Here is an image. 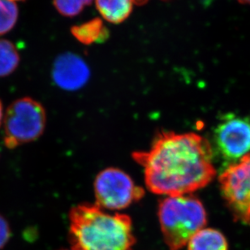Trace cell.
<instances>
[{"mask_svg": "<svg viewBox=\"0 0 250 250\" xmlns=\"http://www.w3.org/2000/svg\"></svg>", "mask_w": 250, "mask_h": 250, "instance_id": "ffe728a7", "label": "cell"}, {"mask_svg": "<svg viewBox=\"0 0 250 250\" xmlns=\"http://www.w3.org/2000/svg\"><path fill=\"white\" fill-rule=\"evenodd\" d=\"M89 76L90 72L86 62L75 54H62L54 62V82L65 90L81 89L89 81Z\"/></svg>", "mask_w": 250, "mask_h": 250, "instance_id": "ba28073f", "label": "cell"}, {"mask_svg": "<svg viewBox=\"0 0 250 250\" xmlns=\"http://www.w3.org/2000/svg\"><path fill=\"white\" fill-rule=\"evenodd\" d=\"M71 250H132L136 242L132 219L111 214L96 204H80L69 212Z\"/></svg>", "mask_w": 250, "mask_h": 250, "instance_id": "7a4b0ae2", "label": "cell"}, {"mask_svg": "<svg viewBox=\"0 0 250 250\" xmlns=\"http://www.w3.org/2000/svg\"><path fill=\"white\" fill-rule=\"evenodd\" d=\"M236 1L241 3V4L250 5V0H236Z\"/></svg>", "mask_w": 250, "mask_h": 250, "instance_id": "ac0fdd59", "label": "cell"}, {"mask_svg": "<svg viewBox=\"0 0 250 250\" xmlns=\"http://www.w3.org/2000/svg\"><path fill=\"white\" fill-rule=\"evenodd\" d=\"M102 17L108 22L120 24L129 17L134 0H95Z\"/></svg>", "mask_w": 250, "mask_h": 250, "instance_id": "9c48e42d", "label": "cell"}, {"mask_svg": "<svg viewBox=\"0 0 250 250\" xmlns=\"http://www.w3.org/2000/svg\"><path fill=\"white\" fill-rule=\"evenodd\" d=\"M46 115L39 102L25 97L13 102L3 117L4 144L9 149L34 142L43 133Z\"/></svg>", "mask_w": 250, "mask_h": 250, "instance_id": "277c9868", "label": "cell"}, {"mask_svg": "<svg viewBox=\"0 0 250 250\" xmlns=\"http://www.w3.org/2000/svg\"><path fill=\"white\" fill-rule=\"evenodd\" d=\"M149 0H134L135 3L138 5H143L146 3Z\"/></svg>", "mask_w": 250, "mask_h": 250, "instance_id": "e0dca14e", "label": "cell"}, {"mask_svg": "<svg viewBox=\"0 0 250 250\" xmlns=\"http://www.w3.org/2000/svg\"><path fill=\"white\" fill-rule=\"evenodd\" d=\"M18 18V7L13 1L0 0V35L13 29Z\"/></svg>", "mask_w": 250, "mask_h": 250, "instance_id": "4fadbf2b", "label": "cell"}, {"mask_svg": "<svg viewBox=\"0 0 250 250\" xmlns=\"http://www.w3.org/2000/svg\"><path fill=\"white\" fill-rule=\"evenodd\" d=\"M219 182L223 197L235 219L250 224V154L225 167Z\"/></svg>", "mask_w": 250, "mask_h": 250, "instance_id": "52a82bcc", "label": "cell"}, {"mask_svg": "<svg viewBox=\"0 0 250 250\" xmlns=\"http://www.w3.org/2000/svg\"><path fill=\"white\" fill-rule=\"evenodd\" d=\"M214 149L226 167L250 154V114H227L213 136Z\"/></svg>", "mask_w": 250, "mask_h": 250, "instance_id": "8992f818", "label": "cell"}, {"mask_svg": "<svg viewBox=\"0 0 250 250\" xmlns=\"http://www.w3.org/2000/svg\"><path fill=\"white\" fill-rule=\"evenodd\" d=\"M12 235L10 225L7 219L0 214V250H2L9 241Z\"/></svg>", "mask_w": 250, "mask_h": 250, "instance_id": "9a60e30c", "label": "cell"}, {"mask_svg": "<svg viewBox=\"0 0 250 250\" xmlns=\"http://www.w3.org/2000/svg\"><path fill=\"white\" fill-rule=\"evenodd\" d=\"M54 6L61 15L72 17L82 12L84 6L89 5L93 0H53Z\"/></svg>", "mask_w": 250, "mask_h": 250, "instance_id": "5bb4252c", "label": "cell"}, {"mask_svg": "<svg viewBox=\"0 0 250 250\" xmlns=\"http://www.w3.org/2000/svg\"><path fill=\"white\" fill-rule=\"evenodd\" d=\"M20 55L14 44L5 39H0V77L15 72L20 63Z\"/></svg>", "mask_w": 250, "mask_h": 250, "instance_id": "7c38bea8", "label": "cell"}, {"mask_svg": "<svg viewBox=\"0 0 250 250\" xmlns=\"http://www.w3.org/2000/svg\"><path fill=\"white\" fill-rule=\"evenodd\" d=\"M96 205L107 210H121L144 197L145 190L121 169L109 167L100 171L94 185Z\"/></svg>", "mask_w": 250, "mask_h": 250, "instance_id": "5b68a950", "label": "cell"}, {"mask_svg": "<svg viewBox=\"0 0 250 250\" xmlns=\"http://www.w3.org/2000/svg\"><path fill=\"white\" fill-rule=\"evenodd\" d=\"M132 158L143 168L147 188L166 197L191 194L216 175L211 146L192 132H159L149 149Z\"/></svg>", "mask_w": 250, "mask_h": 250, "instance_id": "6da1fadb", "label": "cell"}, {"mask_svg": "<svg viewBox=\"0 0 250 250\" xmlns=\"http://www.w3.org/2000/svg\"><path fill=\"white\" fill-rule=\"evenodd\" d=\"M2 121H3V109H2V103L0 101V125Z\"/></svg>", "mask_w": 250, "mask_h": 250, "instance_id": "2e32d148", "label": "cell"}, {"mask_svg": "<svg viewBox=\"0 0 250 250\" xmlns=\"http://www.w3.org/2000/svg\"><path fill=\"white\" fill-rule=\"evenodd\" d=\"M72 34L80 42L85 45L103 42L109 37L108 30L99 18L72 27Z\"/></svg>", "mask_w": 250, "mask_h": 250, "instance_id": "8fae6325", "label": "cell"}, {"mask_svg": "<svg viewBox=\"0 0 250 250\" xmlns=\"http://www.w3.org/2000/svg\"><path fill=\"white\" fill-rule=\"evenodd\" d=\"M159 224L170 250L187 246L190 239L207 224V212L199 199L191 194L169 196L159 202Z\"/></svg>", "mask_w": 250, "mask_h": 250, "instance_id": "3957f363", "label": "cell"}, {"mask_svg": "<svg viewBox=\"0 0 250 250\" xmlns=\"http://www.w3.org/2000/svg\"><path fill=\"white\" fill-rule=\"evenodd\" d=\"M11 1H13V2H15V1H21V0H11Z\"/></svg>", "mask_w": 250, "mask_h": 250, "instance_id": "d6986e66", "label": "cell"}, {"mask_svg": "<svg viewBox=\"0 0 250 250\" xmlns=\"http://www.w3.org/2000/svg\"><path fill=\"white\" fill-rule=\"evenodd\" d=\"M188 250H229L225 236L215 229H202L187 244Z\"/></svg>", "mask_w": 250, "mask_h": 250, "instance_id": "30bf717a", "label": "cell"}]
</instances>
